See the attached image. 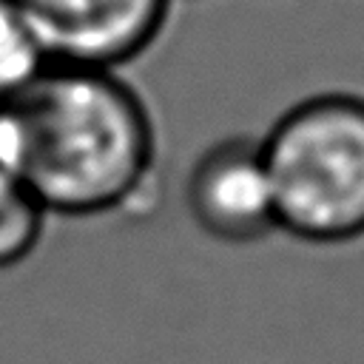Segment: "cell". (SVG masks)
I'll list each match as a JSON object with an SVG mask.
<instances>
[{
  "label": "cell",
  "instance_id": "obj_6",
  "mask_svg": "<svg viewBox=\"0 0 364 364\" xmlns=\"http://www.w3.org/2000/svg\"><path fill=\"white\" fill-rule=\"evenodd\" d=\"M46 65L17 0H0V102Z\"/></svg>",
  "mask_w": 364,
  "mask_h": 364
},
{
  "label": "cell",
  "instance_id": "obj_1",
  "mask_svg": "<svg viewBox=\"0 0 364 364\" xmlns=\"http://www.w3.org/2000/svg\"><path fill=\"white\" fill-rule=\"evenodd\" d=\"M0 165L46 213H111L154 176V119L117 71L46 63L0 102Z\"/></svg>",
  "mask_w": 364,
  "mask_h": 364
},
{
  "label": "cell",
  "instance_id": "obj_2",
  "mask_svg": "<svg viewBox=\"0 0 364 364\" xmlns=\"http://www.w3.org/2000/svg\"><path fill=\"white\" fill-rule=\"evenodd\" d=\"M279 230L307 245L364 236V97L318 94L262 139Z\"/></svg>",
  "mask_w": 364,
  "mask_h": 364
},
{
  "label": "cell",
  "instance_id": "obj_3",
  "mask_svg": "<svg viewBox=\"0 0 364 364\" xmlns=\"http://www.w3.org/2000/svg\"><path fill=\"white\" fill-rule=\"evenodd\" d=\"M173 0H17L23 20L54 65L117 71L162 34Z\"/></svg>",
  "mask_w": 364,
  "mask_h": 364
},
{
  "label": "cell",
  "instance_id": "obj_4",
  "mask_svg": "<svg viewBox=\"0 0 364 364\" xmlns=\"http://www.w3.org/2000/svg\"><path fill=\"white\" fill-rule=\"evenodd\" d=\"M185 202L199 230L225 245H250L279 230L262 139L213 142L191 168Z\"/></svg>",
  "mask_w": 364,
  "mask_h": 364
},
{
  "label": "cell",
  "instance_id": "obj_5",
  "mask_svg": "<svg viewBox=\"0 0 364 364\" xmlns=\"http://www.w3.org/2000/svg\"><path fill=\"white\" fill-rule=\"evenodd\" d=\"M46 219L48 213L34 193L0 165V270L14 267L34 253Z\"/></svg>",
  "mask_w": 364,
  "mask_h": 364
}]
</instances>
